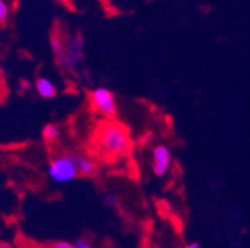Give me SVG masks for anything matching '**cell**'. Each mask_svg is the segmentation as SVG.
Returning a JSON list of instances; mask_svg holds the SVG:
<instances>
[{
  "label": "cell",
  "instance_id": "9",
  "mask_svg": "<svg viewBox=\"0 0 250 248\" xmlns=\"http://www.w3.org/2000/svg\"><path fill=\"white\" fill-rule=\"evenodd\" d=\"M42 137L45 140L46 144H55L60 137H61V133H60V128L57 125H54V123H48V125H45L43 131H42Z\"/></svg>",
  "mask_w": 250,
  "mask_h": 248
},
{
  "label": "cell",
  "instance_id": "3",
  "mask_svg": "<svg viewBox=\"0 0 250 248\" xmlns=\"http://www.w3.org/2000/svg\"><path fill=\"white\" fill-rule=\"evenodd\" d=\"M88 104L94 113L102 114L104 119H115L118 114V104L113 92L109 88L99 86L89 91Z\"/></svg>",
  "mask_w": 250,
  "mask_h": 248
},
{
  "label": "cell",
  "instance_id": "12",
  "mask_svg": "<svg viewBox=\"0 0 250 248\" xmlns=\"http://www.w3.org/2000/svg\"><path fill=\"white\" fill-rule=\"evenodd\" d=\"M6 94H8V86H6V80H5V73H3L2 67H0V103L5 100Z\"/></svg>",
  "mask_w": 250,
  "mask_h": 248
},
{
  "label": "cell",
  "instance_id": "6",
  "mask_svg": "<svg viewBox=\"0 0 250 248\" xmlns=\"http://www.w3.org/2000/svg\"><path fill=\"white\" fill-rule=\"evenodd\" d=\"M72 161L76 167L78 175L81 177H94L97 174V162L92 159V156L86 153L70 152Z\"/></svg>",
  "mask_w": 250,
  "mask_h": 248
},
{
  "label": "cell",
  "instance_id": "16",
  "mask_svg": "<svg viewBox=\"0 0 250 248\" xmlns=\"http://www.w3.org/2000/svg\"><path fill=\"white\" fill-rule=\"evenodd\" d=\"M0 248H15L9 242H0Z\"/></svg>",
  "mask_w": 250,
  "mask_h": 248
},
{
  "label": "cell",
  "instance_id": "5",
  "mask_svg": "<svg viewBox=\"0 0 250 248\" xmlns=\"http://www.w3.org/2000/svg\"><path fill=\"white\" fill-rule=\"evenodd\" d=\"M171 150L164 146V144H158L155 146L152 150V171L156 177H164L170 167H171Z\"/></svg>",
  "mask_w": 250,
  "mask_h": 248
},
{
  "label": "cell",
  "instance_id": "2",
  "mask_svg": "<svg viewBox=\"0 0 250 248\" xmlns=\"http://www.w3.org/2000/svg\"><path fill=\"white\" fill-rule=\"evenodd\" d=\"M57 66L61 72H73L83 61V39L81 35H70L66 46L57 57Z\"/></svg>",
  "mask_w": 250,
  "mask_h": 248
},
{
  "label": "cell",
  "instance_id": "7",
  "mask_svg": "<svg viewBox=\"0 0 250 248\" xmlns=\"http://www.w3.org/2000/svg\"><path fill=\"white\" fill-rule=\"evenodd\" d=\"M69 36H70V35H69L67 32H64V30H62L61 27H60V28H54L52 32H51L49 45H51V49H52V52L55 54V57H57L62 49H64Z\"/></svg>",
  "mask_w": 250,
  "mask_h": 248
},
{
  "label": "cell",
  "instance_id": "15",
  "mask_svg": "<svg viewBox=\"0 0 250 248\" xmlns=\"http://www.w3.org/2000/svg\"><path fill=\"white\" fill-rule=\"evenodd\" d=\"M186 248H201V244H200L198 241H192V242L188 244V247H186Z\"/></svg>",
  "mask_w": 250,
  "mask_h": 248
},
{
  "label": "cell",
  "instance_id": "1",
  "mask_svg": "<svg viewBox=\"0 0 250 248\" xmlns=\"http://www.w3.org/2000/svg\"><path fill=\"white\" fill-rule=\"evenodd\" d=\"M130 149V130L115 119H104L94 131L89 154L104 161H115L125 156Z\"/></svg>",
  "mask_w": 250,
  "mask_h": 248
},
{
  "label": "cell",
  "instance_id": "10",
  "mask_svg": "<svg viewBox=\"0 0 250 248\" xmlns=\"http://www.w3.org/2000/svg\"><path fill=\"white\" fill-rule=\"evenodd\" d=\"M11 17V5L5 0H0V24L5 25Z\"/></svg>",
  "mask_w": 250,
  "mask_h": 248
},
{
  "label": "cell",
  "instance_id": "14",
  "mask_svg": "<svg viewBox=\"0 0 250 248\" xmlns=\"http://www.w3.org/2000/svg\"><path fill=\"white\" fill-rule=\"evenodd\" d=\"M73 247H75V248H92V245L89 244V241H88V239H85V238H79V239H76V241H75V244H73Z\"/></svg>",
  "mask_w": 250,
  "mask_h": 248
},
{
  "label": "cell",
  "instance_id": "4",
  "mask_svg": "<svg viewBox=\"0 0 250 248\" xmlns=\"http://www.w3.org/2000/svg\"><path fill=\"white\" fill-rule=\"evenodd\" d=\"M48 172H49V177L57 183H69L75 180L76 177H79L76 167L72 161L70 152H64L54 156L49 161Z\"/></svg>",
  "mask_w": 250,
  "mask_h": 248
},
{
  "label": "cell",
  "instance_id": "8",
  "mask_svg": "<svg viewBox=\"0 0 250 248\" xmlns=\"http://www.w3.org/2000/svg\"><path fill=\"white\" fill-rule=\"evenodd\" d=\"M35 89L38 92V95L42 98H54L58 94L55 85L46 77H38L35 80Z\"/></svg>",
  "mask_w": 250,
  "mask_h": 248
},
{
  "label": "cell",
  "instance_id": "11",
  "mask_svg": "<svg viewBox=\"0 0 250 248\" xmlns=\"http://www.w3.org/2000/svg\"><path fill=\"white\" fill-rule=\"evenodd\" d=\"M104 202H106V205H109L112 208H118L121 205V196L115 192H109L104 196Z\"/></svg>",
  "mask_w": 250,
  "mask_h": 248
},
{
  "label": "cell",
  "instance_id": "13",
  "mask_svg": "<svg viewBox=\"0 0 250 248\" xmlns=\"http://www.w3.org/2000/svg\"><path fill=\"white\" fill-rule=\"evenodd\" d=\"M45 248H75V247H73V244H70L67 241H55V242L48 244Z\"/></svg>",
  "mask_w": 250,
  "mask_h": 248
}]
</instances>
